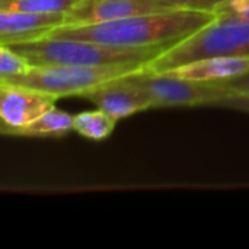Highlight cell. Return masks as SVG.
<instances>
[{"label":"cell","mask_w":249,"mask_h":249,"mask_svg":"<svg viewBox=\"0 0 249 249\" xmlns=\"http://www.w3.org/2000/svg\"><path fill=\"white\" fill-rule=\"evenodd\" d=\"M214 18L216 13L210 12L174 9L93 25H64L53 29L45 36L77 38L117 47H152L177 44Z\"/></svg>","instance_id":"1"},{"label":"cell","mask_w":249,"mask_h":249,"mask_svg":"<svg viewBox=\"0 0 249 249\" xmlns=\"http://www.w3.org/2000/svg\"><path fill=\"white\" fill-rule=\"evenodd\" d=\"M174 44L152 47H117L77 38L44 36L35 41L9 44L32 66H105L117 63L149 64Z\"/></svg>","instance_id":"2"},{"label":"cell","mask_w":249,"mask_h":249,"mask_svg":"<svg viewBox=\"0 0 249 249\" xmlns=\"http://www.w3.org/2000/svg\"><path fill=\"white\" fill-rule=\"evenodd\" d=\"M217 55H249L248 19L216 13L212 22L169 47L147 67L166 73L182 64Z\"/></svg>","instance_id":"3"},{"label":"cell","mask_w":249,"mask_h":249,"mask_svg":"<svg viewBox=\"0 0 249 249\" xmlns=\"http://www.w3.org/2000/svg\"><path fill=\"white\" fill-rule=\"evenodd\" d=\"M144 66L147 64L117 63L105 66H32L28 73L3 77L0 82L26 86L60 99L67 96H82L109 80L133 73Z\"/></svg>","instance_id":"4"},{"label":"cell","mask_w":249,"mask_h":249,"mask_svg":"<svg viewBox=\"0 0 249 249\" xmlns=\"http://www.w3.org/2000/svg\"><path fill=\"white\" fill-rule=\"evenodd\" d=\"M124 79L146 92L153 108L213 105L231 93L217 82H196L169 73H156L147 66L125 74Z\"/></svg>","instance_id":"5"},{"label":"cell","mask_w":249,"mask_h":249,"mask_svg":"<svg viewBox=\"0 0 249 249\" xmlns=\"http://www.w3.org/2000/svg\"><path fill=\"white\" fill-rule=\"evenodd\" d=\"M55 98L19 85L0 82V118L1 134L20 128L54 108Z\"/></svg>","instance_id":"6"},{"label":"cell","mask_w":249,"mask_h":249,"mask_svg":"<svg viewBox=\"0 0 249 249\" xmlns=\"http://www.w3.org/2000/svg\"><path fill=\"white\" fill-rule=\"evenodd\" d=\"M174 9L159 0H83L66 15L64 25H93Z\"/></svg>","instance_id":"7"},{"label":"cell","mask_w":249,"mask_h":249,"mask_svg":"<svg viewBox=\"0 0 249 249\" xmlns=\"http://www.w3.org/2000/svg\"><path fill=\"white\" fill-rule=\"evenodd\" d=\"M80 98L88 99L98 109H102L117 121L136 112L153 108L149 95L127 82L124 76L109 80L86 92Z\"/></svg>","instance_id":"8"},{"label":"cell","mask_w":249,"mask_h":249,"mask_svg":"<svg viewBox=\"0 0 249 249\" xmlns=\"http://www.w3.org/2000/svg\"><path fill=\"white\" fill-rule=\"evenodd\" d=\"M66 23V13L0 10V44L35 41Z\"/></svg>","instance_id":"9"},{"label":"cell","mask_w":249,"mask_h":249,"mask_svg":"<svg viewBox=\"0 0 249 249\" xmlns=\"http://www.w3.org/2000/svg\"><path fill=\"white\" fill-rule=\"evenodd\" d=\"M248 70L249 55H217L182 64L166 73L196 82H222L238 77Z\"/></svg>","instance_id":"10"},{"label":"cell","mask_w":249,"mask_h":249,"mask_svg":"<svg viewBox=\"0 0 249 249\" xmlns=\"http://www.w3.org/2000/svg\"><path fill=\"white\" fill-rule=\"evenodd\" d=\"M74 115H70L58 108H51L35 121L25 127L15 128L6 133V136L19 137H61L73 130Z\"/></svg>","instance_id":"11"},{"label":"cell","mask_w":249,"mask_h":249,"mask_svg":"<svg viewBox=\"0 0 249 249\" xmlns=\"http://www.w3.org/2000/svg\"><path fill=\"white\" fill-rule=\"evenodd\" d=\"M117 124V120L104 112L102 109L96 111H86L74 115L73 120V130L80 136L101 142L111 136Z\"/></svg>","instance_id":"12"},{"label":"cell","mask_w":249,"mask_h":249,"mask_svg":"<svg viewBox=\"0 0 249 249\" xmlns=\"http://www.w3.org/2000/svg\"><path fill=\"white\" fill-rule=\"evenodd\" d=\"M83 0H0V10L32 13H69Z\"/></svg>","instance_id":"13"},{"label":"cell","mask_w":249,"mask_h":249,"mask_svg":"<svg viewBox=\"0 0 249 249\" xmlns=\"http://www.w3.org/2000/svg\"><path fill=\"white\" fill-rule=\"evenodd\" d=\"M32 64L18 51L9 45L0 44V79L25 74L31 70Z\"/></svg>","instance_id":"14"},{"label":"cell","mask_w":249,"mask_h":249,"mask_svg":"<svg viewBox=\"0 0 249 249\" xmlns=\"http://www.w3.org/2000/svg\"><path fill=\"white\" fill-rule=\"evenodd\" d=\"M159 1L171 4L175 9H190V10H203V12L216 13L225 0H159Z\"/></svg>","instance_id":"15"},{"label":"cell","mask_w":249,"mask_h":249,"mask_svg":"<svg viewBox=\"0 0 249 249\" xmlns=\"http://www.w3.org/2000/svg\"><path fill=\"white\" fill-rule=\"evenodd\" d=\"M212 107H220L226 109L249 112V93H229L217 99Z\"/></svg>","instance_id":"16"},{"label":"cell","mask_w":249,"mask_h":249,"mask_svg":"<svg viewBox=\"0 0 249 249\" xmlns=\"http://www.w3.org/2000/svg\"><path fill=\"white\" fill-rule=\"evenodd\" d=\"M216 13L233 15L249 20V0H225Z\"/></svg>","instance_id":"17"},{"label":"cell","mask_w":249,"mask_h":249,"mask_svg":"<svg viewBox=\"0 0 249 249\" xmlns=\"http://www.w3.org/2000/svg\"><path fill=\"white\" fill-rule=\"evenodd\" d=\"M217 83L228 89L231 93H249V70L238 77H232Z\"/></svg>","instance_id":"18"}]
</instances>
